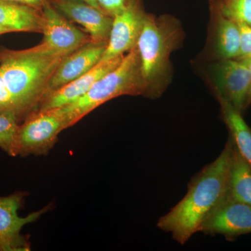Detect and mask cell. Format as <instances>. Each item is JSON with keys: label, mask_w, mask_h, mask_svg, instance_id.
<instances>
[{"label": "cell", "mask_w": 251, "mask_h": 251, "mask_svg": "<svg viewBox=\"0 0 251 251\" xmlns=\"http://www.w3.org/2000/svg\"><path fill=\"white\" fill-rule=\"evenodd\" d=\"M50 2L61 14L84 27L92 42L108 44L113 17L82 0H50Z\"/></svg>", "instance_id": "8fae6325"}, {"label": "cell", "mask_w": 251, "mask_h": 251, "mask_svg": "<svg viewBox=\"0 0 251 251\" xmlns=\"http://www.w3.org/2000/svg\"><path fill=\"white\" fill-rule=\"evenodd\" d=\"M124 57L125 55L105 62H99L85 75L50 94L41 100L36 110H46L62 108L76 101L90 90L99 79L117 67Z\"/></svg>", "instance_id": "4fadbf2b"}, {"label": "cell", "mask_w": 251, "mask_h": 251, "mask_svg": "<svg viewBox=\"0 0 251 251\" xmlns=\"http://www.w3.org/2000/svg\"><path fill=\"white\" fill-rule=\"evenodd\" d=\"M99 7L109 16L114 17L128 6L127 0H97Z\"/></svg>", "instance_id": "44dd1931"}, {"label": "cell", "mask_w": 251, "mask_h": 251, "mask_svg": "<svg viewBox=\"0 0 251 251\" xmlns=\"http://www.w3.org/2000/svg\"><path fill=\"white\" fill-rule=\"evenodd\" d=\"M25 192H16L6 197H0V251L31 250L29 238L21 234L25 225L35 222L50 209L51 205L21 217L18 211L24 204Z\"/></svg>", "instance_id": "8992f818"}, {"label": "cell", "mask_w": 251, "mask_h": 251, "mask_svg": "<svg viewBox=\"0 0 251 251\" xmlns=\"http://www.w3.org/2000/svg\"><path fill=\"white\" fill-rule=\"evenodd\" d=\"M68 55L47 53L39 45L23 50L0 49V71L21 121L36 110L51 77Z\"/></svg>", "instance_id": "7a4b0ae2"}, {"label": "cell", "mask_w": 251, "mask_h": 251, "mask_svg": "<svg viewBox=\"0 0 251 251\" xmlns=\"http://www.w3.org/2000/svg\"><path fill=\"white\" fill-rule=\"evenodd\" d=\"M42 10L11 0H0V35L6 33H42Z\"/></svg>", "instance_id": "5bb4252c"}, {"label": "cell", "mask_w": 251, "mask_h": 251, "mask_svg": "<svg viewBox=\"0 0 251 251\" xmlns=\"http://www.w3.org/2000/svg\"><path fill=\"white\" fill-rule=\"evenodd\" d=\"M145 18V15L132 3L114 16L108 44L100 62L125 55L126 52L135 47Z\"/></svg>", "instance_id": "30bf717a"}, {"label": "cell", "mask_w": 251, "mask_h": 251, "mask_svg": "<svg viewBox=\"0 0 251 251\" xmlns=\"http://www.w3.org/2000/svg\"><path fill=\"white\" fill-rule=\"evenodd\" d=\"M215 51L221 59H238L240 52L239 25L219 12L215 25Z\"/></svg>", "instance_id": "2e32d148"}, {"label": "cell", "mask_w": 251, "mask_h": 251, "mask_svg": "<svg viewBox=\"0 0 251 251\" xmlns=\"http://www.w3.org/2000/svg\"><path fill=\"white\" fill-rule=\"evenodd\" d=\"M244 60H246V62H247L248 66H249V71H250V73H251V58L248 59H244ZM251 82L250 90H249V95H248L247 103V107L249 106V105H251Z\"/></svg>", "instance_id": "603a6c76"}, {"label": "cell", "mask_w": 251, "mask_h": 251, "mask_svg": "<svg viewBox=\"0 0 251 251\" xmlns=\"http://www.w3.org/2000/svg\"><path fill=\"white\" fill-rule=\"evenodd\" d=\"M82 1H85V2L88 3V4L92 5V6H94V7L98 8V9H100V8L99 7L98 3H97V0H82ZM102 11H103V10H102Z\"/></svg>", "instance_id": "cb8c5ba5"}, {"label": "cell", "mask_w": 251, "mask_h": 251, "mask_svg": "<svg viewBox=\"0 0 251 251\" xmlns=\"http://www.w3.org/2000/svg\"><path fill=\"white\" fill-rule=\"evenodd\" d=\"M213 86L218 99L226 100L238 111L247 108L251 73L244 59H221L211 72Z\"/></svg>", "instance_id": "52a82bcc"}, {"label": "cell", "mask_w": 251, "mask_h": 251, "mask_svg": "<svg viewBox=\"0 0 251 251\" xmlns=\"http://www.w3.org/2000/svg\"><path fill=\"white\" fill-rule=\"evenodd\" d=\"M199 232L229 238L251 233V206L229 194L203 223Z\"/></svg>", "instance_id": "9c48e42d"}, {"label": "cell", "mask_w": 251, "mask_h": 251, "mask_svg": "<svg viewBox=\"0 0 251 251\" xmlns=\"http://www.w3.org/2000/svg\"><path fill=\"white\" fill-rule=\"evenodd\" d=\"M240 31V52L239 59L251 58V27L242 23H238Z\"/></svg>", "instance_id": "ffe728a7"}, {"label": "cell", "mask_w": 251, "mask_h": 251, "mask_svg": "<svg viewBox=\"0 0 251 251\" xmlns=\"http://www.w3.org/2000/svg\"><path fill=\"white\" fill-rule=\"evenodd\" d=\"M20 122L19 117L14 111H0V148L11 156H16V143Z\"/></svg>", "instance_id": "ac0fdd59"}, {"label": "cell", "mask_w": 251, "mask_h": 251, "mask_svg": "<svg viewBox=\"0 0 251 251\" xmlns=\"http://www.w3.org/2000/svg\"><path fill=\"white\" fill-rule=\"evenodd\" d=\"M44 39L39 46L50 54H70L91 41L90 36L69 22L48 2L42 9Z\"/></svg>", "instance_id": "ba28073f"}, {"label": "cell", "mask_w": 251, "mask_h": 251, "mask_svg": "<svg viewBox=\"0 0 251 251\" xmlns=\"http://www.w3.org/2000/svg\"><path fill=\"white\" fill-rule=\"evenodd\" d=\"M143 94H148V91L142 76L139 53L135 46L125 54L117 67L99 79L83 97L59 109L71 127L112 99Z\"/></svg>", "instance_id": "3957f363"}, {"label": "cell", "mask_w": 251, "mask_h": 251, "mask_svg": "<svg viewBox=\"0 0 251 251\" xmlns=\"http://www.w3.org/2000/svg\"><path fill=\"white\" fill-rule=\"evenodd\" d=\"M69 127L67 117L59 108L34 110L20 125L16 156L48 154L57 143L59 133Z\"/></svg>", "instance_id": "5b68a950"}, {"label": "cell", "mask_w": 251, "mask_h": 251, "mask_svg": "<svg viewBox=\"0 0 251 251\" xmlns=\"http://www.w3.org/2000/svg\"><path fill=\"white\" fill-rule=\"evenodd\" d=\"M219 12L251 27V0H223Z\"/></svg>", "instance_id": "d6986e66"}, {"label": "cell", "mask_w": 251, "mask_h": 251, "mask_svg": "<svg viewBox=\"0 0 251 251\" xmlns=\"http://www.w3.org/2000/svg\"><path fill=\"white\" fill-rule=\"evenodd\" d=\"M176 31L173 25L145 16L136 46L142 76L150 95L156 96L164 85L170 55L176 44Z\"/></svg>", "instance_id": "277c9868"}, {"label": "cell", "mask_w": 251, "mask_h": 251, "mask_svg": "<svg viewBox=\"0 0 251 251\" xmlns=\"http://www.w3.org/2000/svg\"><path fill=\"white\" fill-rule=\"evenodd\" d=\"M11 1H16V2L20 3L27 5V6H31V7L36 8V9L42 10L44 5L50 2V0H11Z\"/></svg>", "instance_id": "7402d4cb"}, {"label": "cell", "mask_w": 251, "mask_h": 251, "mask_svg": "<svg viewBox=\"0 0 251 251\" xmlns=\"http://www.w3.org/2000/svg\"><path fill=\"white\" fill-rule=\"evenodd\" d=\"M221 113L236 148L251 169V129L238 111L229 103L219 99Z\"/></svg>", "instance_id": "9a60e30c"}, {"label": "cell", "mask_w": 251, "mask_h": 251, "mask_svg": "<svg viewBox=\"0 0 251 251\" xmlns=\"http://www.w3.org/2000/svg\"><path fill=\"white\" fill-rule=\"evenodd\" d=\"M106 46L90 41L63 59L49 81L44 98L92 70L100 62Z\"/></svg>", "instance_id": "7c38bea8"}, {"label": "cell", "mask_w": 251, "mask_h": 251, "mask_svg": "<svg viewBox=\"0 0 251 251\" xmlns=\"http://www.w3.org/2000/svg\"><path fill=\"white\" fill-rule=\"evenodd\" d=\"M229 194L236 201L251 206V169L241 156L235 144L231 167Z\"/></svg>", "instance_id": "e0dca14e"}, {"label": "cell", "mask_w": 251, "mask_h": 251, "mask_svg": "<svg viewBox=\"0 0 251 251\" xmlns=\"http://www.w3.org/2000/svg\"><path fill=\"white\" fill-rule=\"evenodd\" d=\"M234 150L230 135L219 156L193 178L184 198L158 220V228L171 233L181 245L199 232L203 223L229 196Z\"/></svg>", "instance_id": "6da1fadb"}]
</instances>
